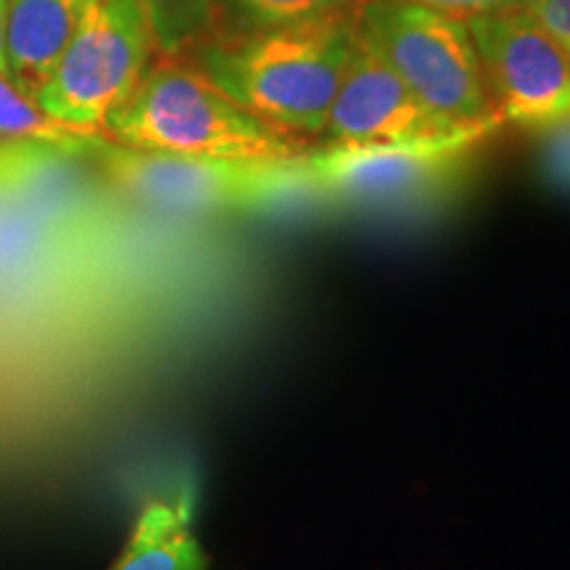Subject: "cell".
Returning a JSON list of instances; mask_svg holds the SVG:
<instances>
[{"label": "cell", "mask_w": 570, "mask_h": 570, "mask_svg": "<svg viewBox=\"0 0 570 570\" xmlns=\"http://www.w3.org/2000/svg\"><path fill=\"white\" fill-rule=\"evenodd\" d=\"M356 38V11L265 32H214L194 67L256 117L317 142Z\"/></svg>", "instance_id": "obj_1"}, {"label": "cell", "mask_w": 570, "mask_h": 570, "mask_svg": "<svg viewBox=\"0 0 570 570\" xmlns=\"http://www.w3.org/2000/svg\"><path fill=\"white\" fill-rule=\"evenodd\" d=\"M104 138L132 151L238 161H294L315 148L244 109L194 63L169 59L148 67Z\"/></svg>", "instance_id": "obj_2"}, {"label": "cell", "mask_w": 570, "mask_h": 570, "mask_svg": "<svg viewBox=\"0 0 570 570\" xmlns=\"http://www.w3.org/2000/svg\"><path fill=\"white\" fill-rule=\"evenodd\" d=\"M109 180L111 188L164 214H219V212H262L315 196L304 159L294 161H238V159H196L132 151L92 135L80 148Z\"/></svg>", "instance_id": "obj_3"}, {"label": "cell", "mask_w": 570, "mask_h": 570, "mask_svg": "<svg viewBox=\"0 0 570 570\" xmlns=\"http://www.w3.org/2000/svg\"><path fill=\"white\" fill-rule=\"evenodd\" d=\"M356 30L444 122L497 132L499 122L465 19L404 0H362Z\"/></svg>", "instance_id": "obj_4"}, {"label": "cell", "mask_w": 570, "mask_h": 570, "mask_svg": "<svg viewBox=\"0 0 570 570\" xmlns=\"http://www.w3.org/2000/svg\"><path fill=\"white\" fill-rule=\"evenodd\" d=\"M154 42L135 0H85L75 32L35 104L82 135H104L151 67Z\"/></svg>", "instance_id": "obj_5"}, {"label": "cell", "mask_w": 570, "mask_h": 570, "mask_svg": "<svg viewBox=\"0 0 570 570\" xmlns=\"http://www.w3.org/2000/svg\"><path fill=\"white\" fill-rule=\"evenodd\" d=\"M489 132L441 140L315 146L304 156L317 198L356 212H404L449 190Z\"/></svg>", "instance_id": "obj_6"}, {"label": "cell", "mask_w": 570, "mask_h": 570, "mask_svg": "<svg viewBox=\"0 0 570 570\" xmlns=\"http://www.w3.org/2000/svg\"><path fill=\"white\" fill-rule=\"evenodd\" d=\"M502 125L547 132L570 117V53L523 6L468 21Z\"/></svg>", "instance_id": "obj_7"}, {"label": "cell", "mask_w": 570, "mask_h": 570, "mask_svg": "<svg viewBox=\"0 0 570 570\" xmlns=\"http://www.w3.org/2000/svg\"><path fill=\"white\" fill-rule=\"evenodd\" d=\"M465 132L483 130H460L436 117L356 30L352 56L315 146L417 142Z\"/></svg>", "instance_id": "obj_8"}, {"label": "cell", "mask_w": 570, "mask_h": 570, "mask_svg": "<svg viewBox=\"0 0 570 570\" xmlns=\"http://www.w3.org/2000/svg\"><path fill=\"white\" fill-rule=\"evenodd\" d=\"M85 0H9L6 56L9 77L21 92L38 98L67 48Z\"/></svg>", "instance_id": "obj_9"}, {"label": "cell", "mask_w": 570, "mask_h": 570, "mask_svg": "<svg viewBox=\"0 0 570 570\" xmlns=\"http://www.w3.org/2000/svg\"><path fill=\"white\" fill-rule=\"evenodd\" d=\"M206 554L194 533V499H151L142 508L122 558L111 570H206Z\"/></svg>", "instance_id": "obj_10"}, {"label": "cell", "mask_w": 570, "mask_h": 570, "mask_svg": "<svg viewBox=\"0 0 570 570\" xmlns=\"http://www.w3.org/2000/svg\"><path fill=\"white\" fill-rule=\"evenodd\" d=\"M151 35L154 53L183 61L219 27V0H135Z\"/></svg>", "instance_id": "obj_11"}, {"label": "cell", "mask_w": 570, "mask_h": 570, "mask_svg": "<svg viewBox=\"0 0 570 570\" xmlns=\"http://www.w3.org/2000/svg\"><path fill=\"white\" fill-rule=\"evenodd\" d=\"M362 0H219L217 32H265L341 17Z\"/></svg>", "instance_id": "obj_12"}, {"label": "cell", "mask_w": 570, "mask_h": 570, "mask_svg": "<svg viewBox=\"0 0 570 570\" xmlns=\"http://www.w3.org/2000/svg\"><path fill=\"white\" fill-rule=\"evenodd\" d=\"M88 138H92V135H82L48 117L27 92H21L11 82V77L0 75V140L42 142V146L80 151Z\"/></svg>", "instance_id": "obj_13"}, {"label": "cell", "mask_w": 570, "mask_h": 570, "mask_svg": "<svg viewBox=\"0 0 570 570\" xmlns=\"http://www.w3.org/2000/svg\"><path fill=\"white\" fill-rule=\"evenodd\" d=\"M59 146H42V142H0V196L17 190L21 183L32 177L42 159ZM69 151V148H67Z\"/></svg>", "instance_id": "obj_14"}, {"label": "cell", "mask_w": 570, "mask_h": 570, "mask_svg": "<svg viewBox=\"0 0 570 570\" xmlns=\"http://www.w3.org/2000/svg\"><path fill=\"white\" fill-rule=\"evenodd\" d=\"M541 142V169L554 188L570 190V117L550 127Z\"/></svg>", "instance_id": "obj_15"}, {"label": "cell", "mask_w": 570, "mask_h": 570, "mask_svg": "<svg viewBox=\"0 0 570 570\" xmlns=\"http://www.w3.org/2000/svg\"><path fill=\"white\" fill-rule=\"evenodd\" d=\"M520 6L570 53V0H523Z\"/></svg>", "instance_id": "obj_16"}, {"label": "cell", "mask_w": 570, "mask_h": 570, "mask_svg": "<svg viewBox=\"0 0 570 570\" xmlns=\"http://www.w3.org/2000/svg\"><path fill=\"white\" fill-rule=\"evenodd\" d=\"M404 3H417L425 6V9H436L441 13H449V17L470 21L483 17V13L512 9V6H520L523 0H404Z\"/></svg>", "instance_id": "obj_17"}, {"label": "cell", "mask_w": 570, "mask_h": 570, "mask_svg": "<svg viewBox=\"0 0 570 570\" xmlns=\"http://www.w3.org/2000/svg\"><path fill=\"white\" fill-rule=\"evenodd\" d=\"M6 21H9V0H0V75L9 77V56H6Z\"/></svg>", "instance_id": "obj_18"}, {"label": "cell", "mask_w": 570, "mask_h": 570, "mask_svg": "<svg viewBox=\"0 0 570 570\" xmlns=\"http://www.w3.org/2000/svg\"><path fill=\"white\" fill-rule=\"evenodd\" d=\"M0 142H3V140H0Z\"/></svg>", "instance_id": "obj_19"}]
</instances>
